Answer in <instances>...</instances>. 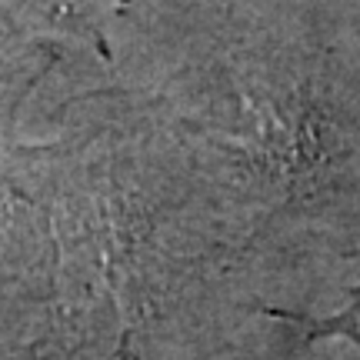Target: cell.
<instances>
[{
    "label": "cell",
    "instance_id": "obj_1",
    "mask_svg": "<svg viewBox=\"0 0 360 360\" xmlns=\"http://www.w3.org/2000/svg\"><path fill=\"white\" fill-rule=\"evenodd\" d=\"M327 327H330V330H344V334H354V337L360 340V304H357L354 310H350V314H344L340 321L327 323Z\"/></svg>",
    "mask_w": 360,
    "mask_h": 360
}]
</instances>
